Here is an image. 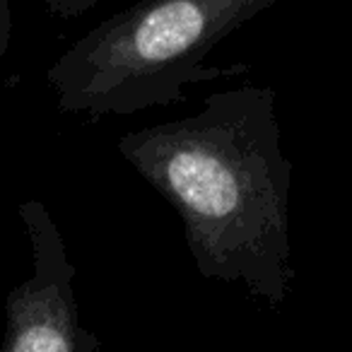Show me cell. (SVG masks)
<instances>
[{
  "instance_id": "1",
  "label": "cell",
  "mask_w": 352,
  "mask_h": 352,
  "mask_svg": "<svg viewBox=\"0 0 352 352\" xmlns=\"http://www.w3.org/2000/svg\"><path fill=\"white\" fill-rule=\"evenodd\" d=\"M121 157L179 212L198 273L280 307L292 292L289 184L275 92L236 85L186 118L126 133Z\"/></svg>"
},
{
  "instance_id": "2",
  "label": "cell",
  "mask_w": 352,
  "mask_h": 352,
  "mask_svg": "<svg viewBox=\"0 0 352 352\" xmlns=\"http://www.w3.org/2000/svg\"><path fill=\"white\" fill-rule=\"evenodd\" d=\"M278 0H140L99 22L46 70L60 113L131 116L186 102L188 85L244 73L208 65L232 32Z\"/></svg>"
},
{
  "instance_id": "3",
  "label": "cell",
  "mask_w": 352,
  "mask_h": 352,
  "mask_svg": "<svg viewBox=\"0 0 352 352\" xmlns=\"http://www.w3.org/2000/svg\"><path fill=\"white\" fill-rule=\"evenodd\" d=\"M32 241L34 273L17 285L6 302L3 352H92L94 333L80 326L75 299V265L51 212L36 198L17 206Z\"/></svg>"
},
{
  "instance_id": "4",
  "label": "cell",
  "mask_w": 352,
  "mask_h": 352,
  "mask_svg": "<svg viewBox=\"0 0 352 352\" xmlns=\"http://www.w3.org/2000/svg\"><path fill=\"white\" fill-rule=\"evenodd\" d=\"M107 0H46V10L54 17L60 20H70V17H78L82 12L92 10V8L102 6Z\"/></svg>"
},
{
  "instance_id": "5",
  "label": "cell",
  "mask_w": 352,
  "mask_h": 352,
  "mask_svg": "<svg viewBox=\"0 0 352 352\" xmlns=\"http://www.w3.org/2000/svg\"><path fill=\"white\" fill-rule=\"evenodd\" d=\"M10 41V0H0V58Z\"/></svg>"
}]
</instances>
